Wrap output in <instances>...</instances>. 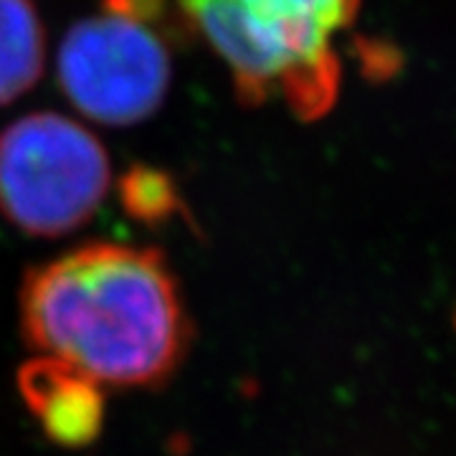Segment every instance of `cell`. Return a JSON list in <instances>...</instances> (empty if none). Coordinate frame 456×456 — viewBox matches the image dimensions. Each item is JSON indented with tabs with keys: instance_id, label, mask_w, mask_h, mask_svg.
Segmentation results:
<instances>
[{
	"instance_id": "cell-1",
	"label": "cell",
	"mask_w": 456,
	"mask_h": 456,
	"mask_svg": "<svg viewBox=\"0 0 456 456\" xmlns=\"http://www.w3.org/2000/svg\"><path fill=\"white\" fill-rule=\"evenodd\" d=\"M33 355L82 370L104 388H158L193 342L185 294L163 251L94 241L33 266L18 292Z\"/></svg>"
},
{
	"instance_id": "cell-2",
	"label": "cell",
	"mask_w": 456,
	"mask_h": 456,
	"mask_svg": "<svg viewBox=\"0 0 456 456\" xmlns=\"http://www.w3.org/2000/svg\"><path fill=\"white\" fill-rule=\"evenodd\" d=\"M180 18L224 61L246 107L281 102L294 117H325L340 92L338 36L360 0H175Z\"/></svg>"
},
{
	"instance_id": "cell-3",
	"label": "cell",
	"mask_w": 456,
	"mask_h": 456,
	"mask_svg": "<svg viewBox=\"0 0 456 456\" xmlns=\"http://www.w3.org/2000/svg\"><path fill=\"white\" fill-rule=\"evenodd\" d=\"M110 185L104 145L66 114H26L0 132V216L26 236L59 239L84 228Z\"/></svg>"
},
{
	"instance_id": "cell-4",
	"label": "cell",
	"mask_w": 456,
	"mask_h": 456,
	"mask_svg": "<svg viewBox=\"0 0 456 456\" xmlns=\"http://www.w3.org/2000/svg\"><path fill=\"white\" fill-rule=\"evenodd\" d=\"M56 79L69 104L86 119L132 127L165 104L173 56L155 20L104 0L99 13L66 31L56 53Z\"/></svg>"
},
{
	"instance_id": "cell-5",
	"label": "cell",
	"mask_w": 456,
	"mask_h": 456,
	"mask_svg": "<svg viewBox=\"0 0 456 456\" xmlns=\"http://www.w3.org/2000/svg\"><path fill=\"white\" fill-rule=\"evenodd\" d=\"M16 388L44 436L64 449L94 444L104 428V386L49 355H31L16 373Z\"/></svg>"
},
{
	"instance_id": "cell-6",
	"label": "cell",
	"mask_w": 456,
	"mask_h": 456,
	"mask_svg": "<svg viewBox=\"0 0 456 456\" xmlns=\"http://www.w3.org/2000/svg\"><path fill=\"white\" fill-rule=\"evenodd\" d=\"M46 66V31L33 0H0V107L38 84Z\"/></svg>"
},
{
	"instance_id": "cell-7",
	"label": "cell",
	"mask_w": 456,
	"mask_h": 456,
	"mask_svg": "<svg viewBox=\"0 0 456 456\" xmlns=\"http://www.w3.org/2000/svg\"><path fill=\"white\" fill-rule=\"evenodd\" d=\"M119 196L125 211L150 226L170 221L180 208L173 180L158 170H130V175L119 185Z\"/></svg>"
},
{
	"instance_id": "cell-8",
	"label": "cell",
	"mask_w": 456,
	"mask_h": 456,
	"mask_svg": "<svg viewBox=\"0 0 456 456\" xmlns=\"http://www.w3.org/2000/svg\"><path fill=\"white\" fill-rule=\"evenodd\" d=\"M454 325H456V317H454Z\"/></svg>"
}]
</instances>
